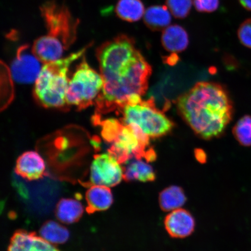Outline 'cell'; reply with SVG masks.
<instances>
[{"mask_svg": "<svg viewBox=\"0 0 251 251\" xmlns=\"http://www.w3.org/2000/svg\"><path fill=\"white\" fill-rule=\"evenodd\" d=\"M97 57L103 80L102 92L96 101L99 112L142 101L152 70L133 38L120 34L103 43L97 50Z\"/></svg>", "mask_w": 251, "mask_h": 251, "instance_id": "1", "label": "cell"}, {"mask_svg": "<svg viewBox=\"0 0 251 251\" xmlns=\"http://www.w3.org/2000/svg\"><path fill=\"white\" fill-rule=\"evenodd\" d=\"M182 118L195 133L205 140L221 136L231 121L233 106L224 87L201 81L177 100Z\"/></svg>", "mask_w": 251, "mask_h": 251, "instance_id": "2", "label": "cell"}, {"mask_svg": "<svg viewBox=\"0 0 251 251\" xmlns=\"http://www.w3.org/2000/svg\"><path fill=\"white\" fill-rule=\"evenodd\" d=\"M100 125L103 139L112 144L108 152L121 164L126 162L133 157L137 159L145 158L148 162L156 159L154 151H146L149 146L150 137L139 127L126 125L115 119L103 121Z\"/></svg>", "mask_w": 251, "mask_h": 251, "instance_id": "3", "label": "cell"}, {"mask_svg": "<svg viewBox=\"0 0 251 251\" xmlns=\"http://www.w3.org/2000/svg\"><path fill=\"white\" fill-rule=\"evenodd\" d=\"M88 46L65 58L45 64L34 85L37 101L46 108H61L67 104L66 96L69 85L68 73L70 66L83 56Z\"/></svg>", "mask_w": 251, "mask_h": 251, "instance_id": "4", "label": "cell"}, {"mask_svg": "<svg viewBox=\"0 0 251 251\" xmlns=\"http://www.w3.org/2000/svg\"><path fill=\"white\" fill-rule=\"evenodd\" d=\"M103 86L101 74L91 68L84 58L69 81L66 102L79 109L86 108L96 101Z\"/></svg>", "mask_w": 251, "mask_h": 251, "instance_id": "5", "label": "cell"}, {"mask_svg": "<svg viewBox=\"0 0 251 251\" xmlns=\"http://www.w3.org/2000/svg\"><path fill=\"white\" fill-rule=\"evenodd\" d=\"M123 124L133 125L149 137H161L171 132L174 124L150 101L125 106Z\"/></svg>", "mask_w": 251, "mask_h": 251, "instance_id": "6", "label": "cell"}, {"mask_svg": "<svg viewBox=\"0 0 251 251\" xmlns=\"http://www.w3.org/2000/svg\"><path fill=\"white\" fill-rule=\"evenodd\" d=\"M40 11L48 34L60 40L68 49L76 39L80 21L75 18L67 6L54 0L44 3Z\"/></svg>", "mask_w": 251, "mask_h": 251, "instance_id": "7", "label": "cell"}, {"mask_svg": "<svg viewBox=\"0 0 251 251\" xmlns=\"http://www.w3.org/2000/svg\"><path fill=\"white\" fill-rule=\"evenodd\" d=\"M121 164L109 152L94 156L90 168V183L110 188L117 186L124 179V169Z\"/></svg>", "mask_w": 251, "mask_h": 251, "instance_id": "8", "label": "cell"}, {"mask_svg": "<svg viewBox=\"0 0 251 251\" xmlns=\"http://www.w3.org/2000/svg\"><path fill=\"white\" fill-rule=\"evenodd\" d=\"M41 63L29 46L20 47L11 66L12 78L21 84L35 83L42 71Z\"/></svg>", "mask_w": 251, "mask_h": 251, "instance_id": "9", "label": "cell"}, {"mask_svg": "<svg viewBox=\"0 0 251 251\" xmlns=\"http://www.w3.org/2000/svg\"><path fill=\"white\" fill-rule=\"evenodd\" d=\"M164 226L171 237L184 238L189 237L195 230L196 221L189 211L180 208L169 212L165 218Z\"/></svg>", "mask_w": 251, "mask_h": 251, "instance_id": "10", "label": "cell"}, {"mask_svg": "<svg viewBox=\"0 0 251 251\" xmlns=\"http://www.w3.org/2000/svg\"><path fill=\"white\" fill-rule=\"evenodd\" d=\"M7 251H61L32 232L18 230L12 235Z\"/></svg>", "mask_w": 251, "mask_h": 251, "instance_id": "11", "label": "cell"}, {"mask_svg": "<svg viewBox=\"0 0 251 251\" xmlns=\"http://www.w3.org/2000/svg\"><path fill=\"white\" fill-rule=\"evenodd\" d=\"M46 166L42 156L34 151L25 152L19 156L15 171L20 176L29 181L42 178L46 174Z\"/></svg>", "mask_w": 251, "mask_h": 251, "instance_id": "12", "label": "cell"}, {"mask_svg": "<svg viewBox=\"0 0 251 251\" xmlns=\"http://www.w3.org/2000/svg\"><path fill=\"white\" fill-rule=\"evenodd\" d=\"M64 50L66 49L61 41L50 34L37 39L32 47L33 54L45 64L62 58Z\"/></svg>", "mask_w": 251, "mask_h": 251, "instance_id": "13", "label": "cell"}, {"mask_svg": "<svg viewBox=\"0 0 251 251\" xmlns=\"http://www.w3.org/2000/svg\"><path fill=\"white\" fill-rule=\"evenodd\" d=\"M86 211L89 213L104 211L114 202V196L110 187L92 185L86 193Z\"/></svg>", "mask_w": 251, "mask_h": 251, "instance_id": "14", "label": "cell"}, {"mask_svg": "<svg viewBox=\"0 0 251 251\" xmlns=\"http://www.w3.org/2000/svg\"><path fill=\"white\" fill-rule=\"evenodd\" d=\"M161 43L166 51L172 53L181 52L188 46L189 36L186 29L180 25H169L163 31Z\"/></svg>", "mask_w": 251, "mask_h": 251, "instance_id": "15", "label": "cell"}, {"mask_svg": "<svg viewBox=\"0 0 251 251\" xmlns=\"http://www.w3.org/2000/svg\"><path fill=\"white\" fill-rule=\"evenodd\" d=\"M84 211L83 204L78 200L62 199L56 204L55 216L62 224L70 225L79 221Z\"/></svg>", "mask_w": 251, "mask_h": 251, "instance_id": "16", "label": "cell"}, {"mask_svg": "<svg viewBox=\"0 0 251 251\" xmlns=\"http://www.w3.org/2000/svg\"><path fill=\"white\" fill-rule=\"evenodd\" d=\"M171 12L165 5H152L147 9L144 15V23L152 31L164 30L170 25Z\"/></svg>", "mask_w": 251, "mask_h": 251, "instance_id": "17", "label": "cell"}, {"mask_svg": "<svg viewBox=\"0 0 251 251\" xmlns=\"http://www.w3.org/2000/svg\"><path fill=\"white\" fill-rule=\"evenodd\" d=\"M186 201V194L180 186H171L166 187L159 194V205L164 212H171L180 209Z\"/></svg>", "mask_w": 251, "mask_h": 251, "instance_id": "18", "label": "cell"}, {"mask_svg": "<svg viewBox=\"0 0 251 251\" xmlns=\"http://www.w3.org/2000/svg\"><path fill=\"white\" fill-rule=\"evenodd\" d=\"M156 176L154 169L149 163L137 159L131 162L124 169V179L126 181H155Z\"/></svg>", "mask_w": 251, "mask_h": 251, "instance_id": "19", "label": "cell"}, {"mask_svg": "<svg viewBox=\"0 0 251 251\" xmlns=\"http://www.w3.org/2000/svg\"><path fill=\"white\" fill-rule=\"evenodd\" d=\"M145 12V7L141 0H119L115 7L117 17L130 23L140 20Z\"/></svg>", "mask_w": 251, "mask_h": 251, "instance_id": "20", "label": "cell"}, {"mask_svg": "<svg viewBox=\"0 0 251 251\" xmlns=\"http://www.w3.org/2000/svg\"><path fill=\"white\" fill-rule=\"evenodd\" d=\"M40 236L54 245L67 243L70 237V232L64 226L54 221L44 224L39 230Z\"/></svg>", "mask_w": 251, "mask_h": 251, "instance_id": "21", "label": "cell"}, {"mask_svg": "<svg viewBox=\"0 0 251 251\" xmlns=\"http://www.w3.org/2000/svg\"><path fill=\"white\" fill-rule=\"evenodd\" d=\"M233 134L240 145L251 146V116L246 115L240 118L234 125Z\"/></svg>", "mask_w": 251, "mask_h": 251, "instance_id": "22", "label": "cell"}, {"mask_svg": "<svg viewBox=\"0 0 251 251\" xmlns=\"http://www.w3.org/2000/svg\"><path fill=\"white\" fill-rule=\"evenodd\" d=\"M166 7L175 18L184 20L190 13L193 0H165Z\"/></svg>", "mask_w": 251, "mask_h": 251, "instance_id": "23", "label": "cell"}, {"mask_svg": "<svg viewBox=\"0 0 251 251\" xmlns=\"http://www.w3.org/2000/svg\"><path fill=\"white\" fill-rule=\"evenodd\" d=\"M238 39L241 44L251 49V18L245 20L237 31Z\"/></svg>", "mask_w": 251, "mask_h": 251, "instance_id": "24", "label": "cell"}, {"mask_svg": "<svg viewBox=\"0 0 251 251\" xmlns=\"http://www.w3.org/2000/svg\"><path fill=\"white\" fill-rule=\"evenodd\" d=\"M194 5L197 11L211 13L218 9L219 0H194Z\"/></svg>", "mask_w": 251, "mask_h": 251, "instance_id": "25", "label": "cell"}, {"mask_svg": "<svg viewBox=\"0 0 251 251\" xmlns=\"http://www.w3.org/2000/svg\"><path fill=\"white\" fill-rule=\"evenodd\" d=\"M238 1L245 9L251 11V0H238Z\"/></svg>", "mask_w": 251, "mask_h": 251, "instance_id": "26", "label": "cell"}, {"mask_svg": "<svg viewBox=\"0 0 251 251\" xmlns=\"http://www.w3.org/2000/svg\"><path fill=\"white\" fill-rule=\"evenodd\" d=\"M196 157L197 159L199 160V161L201 162H205V160L206 159L205 153L202 151V152H200L198 153L196 152Z\"/></svg>", "mask_w": 251, "mask_h": 251, "instance_id": "27", "label": "cell"}]
</instances>
